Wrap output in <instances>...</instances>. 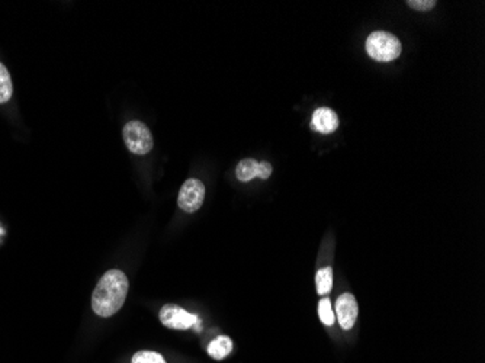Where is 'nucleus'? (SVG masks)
<instances>
[{"mask_svg":"<svg viewBox=\"0 0 485 363\" xmlns=\"http://www.w3.org/2000/svg\"><path fill=\"white\" fill-rule=\"evenodd\" d=\"M316 285L318 295H327L333 288V269L322 267L317 272Z\"/></svg>","mask_w":485,"mask_h":363,"instance_id":"10","label":"nucleus"},{"mask_svg":"<svg viewBox=\"0 0 485 363\" xmlns=\"http://www.w3.org/2000/svg\"><path fill=\"white\" fill-rule=\"evenodd\" d=\"M236 176L240 182H250L259 176V161L254 158L241 160L236 169Z\"/></svg>","mask_w":485,"mask_h":363,"instance_id":"9","label":"nucleus"},{"mask_svg":"<svg viewBox=\"0 0 485 363\" xmlns=\"http://www.w3.org/2000/svg\"><path fill=\"white\" fill-rule=\"evenodd\" d=\"M311 128L320 134H331L339 128V116L330 107H318L313 114Z\"/></svg>","mask_w":485,"mask_h":363,"instance_id":"7","label":"nucleus"},{"mask_svg":"<svg viewBox=\"0 0 485 363\" xmlns=\"http://www.w3.org/2000/svg\"><path fill=\"white\" fill-rule=\"evenodd\" d=\"M161 324L173 330H187L196 324L198 317L178 305L167 304L160 310Z\"/></svg>","mask_w":485,"mask_h":363,"instance_id":"5","label":"nucleus"},{"mask_svg":"<svg viewBox=\"0 0 485 363\" xmlns=\"http://www.w3.org/2000/svg\"><path fill=\"white\" fill-rule=\"evenodd\" d=\"M272 174V165L267 163V161H262L259 163V176L260 179H267Z\"/></svg>","mask_w":485,"mask_h":363,"instance_id":"15","label":"nucleus"},{"mask_svg":"<svg viewBox=\"0 0 485 363\" xmlns=\"http://www.w3.org/2000/svg\"><path fill=\"white\" fill-rule=\"evenodd\" d=\"M205 199V186L199 179H187L179 192L178 205L182 211L192 214L198 211Z\"/></svg>","mask_w":485,"mask_h":363,"instance_id":"4","label":"nucleus"},{"mask_svg":"<svg viewBox=\"0 0 485 363\" xmlns=\"http://www.w3.org/2000/svg\"><path fill=\"white\" fill-rule=\"evenodd\" d=\"M407 5L414 10L427 12V10H432L436 6V2L435 0H409Z\"/></svg>","mask_w":485,"mask_h":363,"instance_id":"14","label":"nucleus"},{"mask_svg":"<svg viewBox=\"0 0 485 363\" xmlns=\"http://www.w3.org/2000/svg\"><path fill=\"white\" fill-rule=\"evenodd\" d=\"M358 302L352 293H343L336 301V314L343 330H350L358 320Z\"/></svg>","mask_w":485,"mask_h":363,"instance_id":"6","label":"nucleus"},{"mask_svg":"<svg viewBox=\"0 0 485 363\" xmlns=\"http://www.w3.org/2000/svg\"><path fill=\"white\" fill-rule=\"evenodd\" d=\"M402 51L400 39L385 31L372 32L367 39L368 56L376 61L389 63L400 57Z\"/></svg>","mask_w":485,"mask_h":363,"instance_id":"2","label":"nucleus"},{"mask_svg":"<svg viewBox=\"0 0 485 363\" xmlns=\"http://www.w3.org/2000/svg\"><path fill=\"white\" fill-rule=\"evenodd\" d=\"M231 351H233V342L230 338H227V335H220V338L214 339L208 346V355L215 360H221L227 357L231 353Z\"/></svg>","mask_w":485,"mask_h":363,"instance_id":"8","label":"nucleus"},{"mask_svg":"<svg viewBox=\"0 0 485 363\" xmlns=\"http://www.w3.org/2000/svg\"><path fill=\"white\" fill-rule=\"evenodd\" d=\"M128 279L124 272L112 269L98 282L92 295V308L99 317L107 318L116 314L124 305L128 293Z\"/></svg>","mask_w":485,"mask_h":363,"instance_id":"1","label":"nucleus"},{"mask_svg":"<svg viewBox=\"0 0 485 363\" xmlns=\"http://www.w3.org/2000/svg\"><path fill=\"white\" fill-rule=\"evenodd\" d=\"M318 315H320V320H321L322 324H326L329 327L334 324L336 317H334V313H333L331 302H330V300L327 297L321 298L320 302H318Z\"/></svg>","mask_w":485,"mask_h":363,"instance_id":"12","label":"nucleus"},{"mask_svg":"<svg viewBox=\"0 0 485 363\" xmlns=\"http://www.w3.org/2000/svg\"><path fill=\"white\" fill-rule=\"evenodd\" d=\"M132 363H166L165 357L150 351L137 352L132 356Z\"/></svg>","mask_w":485,"mask_h":363,"instance_id":"13","label":"nucleus"},{"mask_svg":"<svg viewBox=\"0 0 485 363\" xmlns=\"http://www.w3.org/2000/svg\"><path fill=\"white\" fill-rule=\"evenodd\" d=\"M123 136L127 149L134 154L145 156L153 149L152 132L148 129V127L140 123V121H131V123L125 124Z\"/></svg>","mask_w":485,"mask_h":363,"instance_id":"3","label":"nucleus"},{"mask_svg":"<svg viewBox=\"0 0 485 363\" xmlns=\"http://www.w3.org/2000/svg\"><path fill=\"white\" fill-rule=\"evenodd\" d=\"M13 86L6 67L0 63V103H5L12 98Z\"/></svg>","mask_w":485,"mask_h":363,"instance_id":"11","label":"nucleus"}]
</instances>
